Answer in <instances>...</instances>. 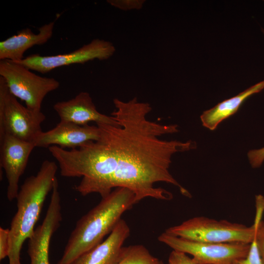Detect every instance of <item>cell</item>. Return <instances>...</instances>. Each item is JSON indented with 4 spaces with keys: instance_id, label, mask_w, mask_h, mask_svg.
Wrapping results in <instances>:
<instances>
[{
    "instance_id": "cell-1",
    "label": "cell",
    "mask_w": 264,
    "mask_h": 264,
    "mask_svg": "<svg viewBox=\"0 0 264 264\" xmlns=\"http://www.w3.org/2000/svg\"><path fill=\"white\" fill-rule=\"evenodd\" d=\"M113 104L115 110L111 115L118 125L96 124L101 130L99 139L69 153L71 170L82 177L79 186L81 195L97 193L104 198L112 189L124 187L134 193L137 203L146 198L169 200L173 198L171 193L154 186L164 182L191 197L171 174L169 168L175 154L193 149L196 143L161 139L164 134L178 132V126L148 119L152 110L148 103L134 97L127 102L115 98Z\"/></svg>"
},
{
    "instance_id": "cell-2",
    "label": "cell",
    "mask_w": 264,
    "mask_h": 264,
    "mask_svg": "<svg viewBox=\"0 0 264 264\" xmlns=\"http://www.w3.org/2000/svg\"><path fill=\"white\" fill-rule=\"evenodd\" d=\"M137 203L134 193L117 187L76 222L57 264H70L82 254L92 249L110 234L122 214Z\"/></svg>"
},
{
    "instance_id": "cell-3",
    "label": "cell",
    "mask_w": 264,
    "mask_h": 264,
    "mask_svg": "<svg viewBox=\"0 0 264 264\" xmlns=\"http://www.w3.org/2000/svg\"><path fill=\"white\" fill-rule=\"evenodd\" d=\"M58 168L54 161L45 160L37 174L27 177L21 186L16 198L17 212L9 228V264H21L23 244L34 232L44 202L52 190Z\"/></svg>"
},
{
    "instance_id": "cell-4",
    "label": "cell",
    "mask_w": 264,
    "mask_h": 264,
    "mask_svg": "<svg viewBox=\"0 0 264 264\" xmlns=\"http://www.w3.org/2000/svg\"><path fill=\"white\" fill-rule=\"evenodd\" d=\"M263 214L256 212L250 226L226 220H217L204 217L190 219L167 228L166 233L190 240L212 242H241L250 244L254 238Z\"/></svg>"
},
{
    "instance_id": "cell-5",
    "label": "cell",
    "mask_w": 264,
    "mask_h": 264,
    "mask_svg": "<svg viewBox=\"0 0 264 264\" xmlns=\"http://www.w3.org/2000/svg\"><path fill=\"white\" fill-rule=\"evenodd\" d=\"M24 66L10 60H0V76L10 93L34 111H41L43 101L57 89L59 82L54 78L40 76Z\"/></svg>"
},
{
    "instance_id": "cell-6",
    "label": "cell",
    "mask_w": 264,
    "mask_h": 264,
    "mask_svg": "<svg viewBox=\"0 0 264 264\" xmlns=\"http://www.w3.org/2000/svg\"><path fill=\"white\" fill-rule=\"evenodd\" d=\"M45 116L23 106L9 91L0 76V138L8 134L21 140L33 142L43 132Z\"/></svg>"
},
{
    "instance_id": "cell-7",
    "label": "cell",
    "mask_w": 264,
    "mask_h": 264,
    "mask_svg": "<svg viewBox=\"0 0 264 264\" xmlns=\"http://www.w3.org/2000/svg\"><path fill=\"white\" fill-rule=\"evenodd\" d=\"M159 242L173 250L191 255L197 264H233L245 257L250 244L241 242L212 243L198 242L173 236L163 232L158 237Z\"/></svg>"
},
{
    "instance_id": "cell-8",
    "label": "cell",
    "mask_w": 264,
    "mask_h": 264,
    "mask_svg": "<svg viewBox=\"0 0 264 264\" xmlns=\"http://www.w3.org/2000/svg\"><path fill=\"white\" fill-rule=\"evenodd\" d=\"M115 51V48L111 42L96 39L67 53L49 56L34 54L15 62L31 70L45 74L61 66L83 64L95 59L107 60L111 57Z\"/></svg>"
},
{
    "instance_id": "cell-9",
    "label": "cell",
    "mask_w": 264,
    "mask_h": 264,
    "mask_svg": "<svg viewBox=\"0 0 264 264\" xmlns=\"http://www.w3.org/2000/svg\"><path fill=\"white\" fill-rule=\"evenodd\" d=\"M62 220L58 181L55 179L50 202L42 223L28 239L27 253L30 264H50L49 249L52 236L59 227Z\"/></svg>"
},
{
    "instance_id": "cell-10",
    "label": "cell",
    "mask_w": 264,
    "mask_h": 264,
    "mask_svg": "<svg viewBox=\"0 0 264 264\" xmlns=\"http://www.w3.org/2000/svg\"><path fill=\"white\" fill-rule=\"evenodd\" d=\"M0 165L8 181L6 196L9 201L16 199L21 176L26 167L30 155L35 148L32 142L5 134L0 138Z\"/></svg>"
},
{
    "instance_id": "cell-11",
    "label": "cell",
    "mask_w": 264,
    "mask_h": 264,
    "mask_svg": "<svg viewBox=\"0 0 264 264\" xmlns=\"http://www.w3.org/2000/svg\"><path fill=\"white\" fill-rule=\"evenodd\" d=\"M100 128L95 125L81 126L60 121L54 128L42 132L33 143L35 147L48 148L57 146L61 148H79L89 142L97 141L100 137Z\"/></svg>"
},
{
    "instance_id": "cell-12",
    "label": "cell",
    "mask_w": 264,
    "mask_h": 264,
    "mask_svg": "<svg viewBox=\"0 0 264 264\" xmlns=\"http://www.w3.org/2000/svg\"><path fill=\"white\" fill-rule=\"evenodd\" d=\"M53 109L58 115L60 121L70 122L84 126L90 122L97 124L118 125L113 116L100 112L96 109L89 93L82 91L74 98L67 101L58 102Z\"/></svg>"
},
{
    "instance_id": "cell-13",
    "label": "cell",
    "mask_w": 264,
    "mask_h": 264,
    "mask_svg": "<svg viewBox=\"0 0 264 264\" xmlns=\"http://www.w3.org/2000/svg\"><path fill=\"white\" fill-rule=\"evenodd\" d=\"M130 234L129 225L121 219L105 240L70 264H115Z\"/></svg>"
},
{
    "instance_id": "cell-14",
    "label": "cell",
    "mask_w": 264,
    "mask_h": 264,
    "mask_svg": "<svg viewBox=\"0 0 264 264\" xmlns=\"http://www.w3.org/2000/svg\"><path fill=\"white\" fill-rule=\"evenodd\" d=\"M55 21L41 26L37 34L30 28L23 29L17 34L0 42V60L14 62L23 59L26 51L35 45H43L52 36Z\"/></svg>"
},
{
    "instance_id": "cell-15",
    "label": "cell",
    "mask_w": 264,
    "mask_h": 264,
    "mask_svg": "<svg viewBox=\"0 0 264 264\" xmlns=\"http://www.w3.org/2000/svg\"><path fill=\"white\" fill-rule=\"evenodd\" d=\"M264 88V80L204 111L200 115L202 125L210 130H215L222 121L235 114L246 99Z\"/></svg>"
},
{
    "instance_id": "cell-16",
    "label": "cell",
    "mask_w": 264,
    "mask_h": 264,
    "mask_svg": "<svg viewBox=\"0 0 264 264\" xmlns=\"http://www.w3.org/2000/svg\"><path fill=\"white\" fill-rule=\"evenodd\" d=\"M115 264H164L142 244L123 246Z\"/></svg>"
},
{
    "instance_id": "cell-17",
    "label": "cell",
    "mask_w": 264,
    "mask_h": 264,
    "mask_svg": "<svg viewBox=\"0 0 264 264\" xmlns=\"http://www.w3.org/2000/svg\"><path fill=\"white\" fill-rule=\"evenodd\" d=\"M233 264H264L257 243L256 232L254 239L250 243L249 249L246 256L236 261Z\"/></svg>"
},
{
    "instance_id": "cell-18",
    "label": "cell",
    "mask_w": 264,
    "mask_h": 264,
    "mask_svg": "<svg viewBox=\"0 0 264 264\" xmlns=\"http://www.w3.org/2000/svg\"><path fill=\"white\" fill-rule=\"evenodd\" d=\"M107 2L113 7L122 10H139L145 2L143 0H108Z\"/></svg>"
},
{
    "instance_id": "cell-19",
    "label": "cell",
    "mask_w": 264,
    "mask_h": 264,
    "mask_svg": "<svg viewBox=\"0 0 264 264\" xmlns=\"http://www.w3.org/2000/svg\"><path fill=\"white\" fill-rule=\"evenodd\" d=\"M10 250L9 229L0 227V260L8 256Z\"/></svg>"
},
{
    "instance_id": "cell-20",
    "label": "cell",
    "mask_w": 264,
    "mask_h": 264,
    "mask_svg": "<svg viewBox=\"0 0 264 264\" xmlns=\"http://www.w3.org/2000/svg\"><path fill=\"white\" fill-rule=\"evenodd\" d=\"M168 264H197L187 254L173 250L169 255Z\"/></svg>"
},
{
    "instance_id": "cell-21",
    "label": "cell",
    "mask_w": 264,
    "mask_h": 264,
    "mask_svg": "<svg viewBox=\"0 0 264 264\" xmlns=\"http://www.w3.org/2000/svg\"><path fill=\"white\" fill-rule=\"evenodd\" d=\"M247 157L252 168L260 167L264 161V147L249 151Z\"/></svg>"
},
{
    "instance_id": "cell-22",
    "label": "cell",
    "mask_w": 264,
    "mask_h": 264,
    "mask_svg": "<svg viewBox=\"0 0 264 264\" xmlns=\"http://www.w3.org/2000/svg\"><path fill=\"white\" fill-rule=\"evenodd\" d=\"M256 239L260 255L264 263V221L262 220L256 230Z\"/></svg>"
},
{
    "instance_id": "cell-23",
    "label": "cell",
    "mask_w": 264,
    "mask_h": 264,
    "mask_svg": "<svg viewBox=\"0 0 264 264\" xmlns=\"http://www.w3.org/2000/svg\"><path fill=\"white\" fill-rule=\"evenodd\" d=\"M263 32H264V30H263Z\"/></svg>"
}]
</instances>
